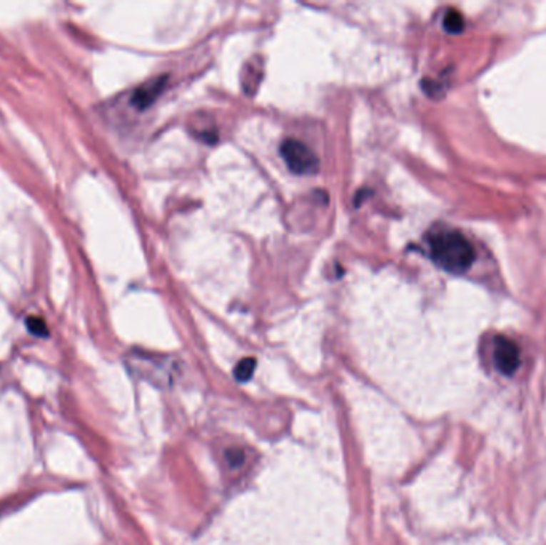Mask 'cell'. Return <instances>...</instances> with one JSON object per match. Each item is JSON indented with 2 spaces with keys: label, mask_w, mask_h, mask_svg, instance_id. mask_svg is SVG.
I'll return each instance as SVG.
<instances>
[{
  "label": "cell",
  "mask_w": 546,
  "mask_h": 545,
  "mask_svg": "<svg viewBox=\"0 0 546 545\" xmlns=\"http://www.w3.org/2000/svg\"><path fill=\"white\" fill-rule=\"evenodd\" d=\"M26 325H28V329L36 336H40V338H46L49 336V328H46L45 321L39 317H29L26 320Z\"/></svg>",
  "instance_id": "52a82bcc"
},
{
  "label": "cell",
  "mask_w": 546,
  "mask_h": 545,
  "mask_svg": "<svg viewBox=\"0 0 546 545\" xmlns=\"http://www.w3.org/2000/svg\"><path fill=\"white\" fill-rule=\"evenodd\" d=\"M168 82V76H160L153 80H149V82L141 85L139 89L134 90L133 96H131V106L136 107L138 111H144L147 107H151L155 99L160 96V93L165 90Z\"/></svg>",
  "instance_id": "277c9868"
},
{
  "label": "cell",
  "mask_w": 546,
  "mask_h": 545,
  "mask_svg": "<svg viewBox=\"0 0 546 545\" xmlns=\"http://www.w3.org/2000/svg\"><path fill=\"white\" fill-rule=\"evenodd\" d=\"M427 241L430 258L449 274H465L476 259L471 241L457 229H435L428 234Z\"/></svg>",
  "instance_id": "6da1fadb"
},
{
  "label": "cell",
  "mask_w": 546,
  "mask_h": 545,
  "mask_svg": "<svg viewBox=\"0 0 546 545\" xmlns=\"http://www.w3.org/2000/svg\"><path fill=\"white\" fill-rule=\"evenodd\" d=\"M495 368L503 376H513L521 366V351L515 341L497 336L494 341Z\"/></svg>",
  "instance_id": "3957f363"
},
{
  "label": "cell",
  "mask_w": 546,
  "mask_h": 545,
  "mask_svg": "<svg viewBox=\"0 0 546 545\" xmlns=\"http://www.w3.org/2000/svg\"><path fill=\"white\" fill-rule=\"evenodd\" d=\"M254 369H256V360L254 359H243L237 365V368H235L233 374H235V378H237V381L246 382V381L251 379Z\"/></svg>",
  "instance_id": "8992f818"
},
{
  "label": "cell",
  "mask_w": 546,
  "mask_h": 545,
  "mask_svg": "<svg viewBox=\"0 0 546 545\" xmlns=\"http://www.w3.org/2000/svg\"><path fill=\"white\" fill-rule=\"evenodd\" d=\"M280 154L289 170L295 174H300V176H310V174H315L320 170V159L302 141L294 138L283 141Z\"/></svg>",
  "instance_id": "7a4b0ae2"
},
{
  "label": "cell",
  "mask_w": 546,
  "mask_h": 545,
  "mask_svg": "<svg viewBox=\"0 0 546 545\" xmlns=\"http://www.w3.org/2000/svg\"><path fill=\"white\" fill-rule=\"evenodd\" d=\"M443 26L449 34H460L465 28V21L460 11L449 10L443 19Z\"/></svg>",
  "instance_id": "5b68a950"
}]
</instances>
